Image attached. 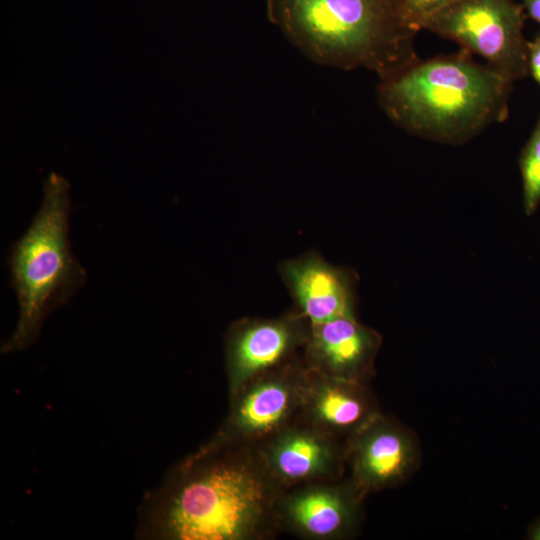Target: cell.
<instances>
[{
  "label": "cell",
  "mask_w": 540,
  "mask_h": 540,
  "mask_svg": "<svg viewBox=\"0 0 540 540\" xmlns=\"http://www.w3.org/2000/svg\"><path fill=\"white\" fill-rule=\"evenodd\" d=\"M528 72L540 86V32L527 43Z\"/></svg>",
  "instance_id": "obj_16"
},
{
  "label": "cell",
  "mask_w": 540,
  "mask_h": 540,
  "mask_svg": "<svg viewBox=\"0 0 540 540\" xmlns=\"http://www.w3.org/2000/svg\"><path fill=\"white\" fill-rule=\"evenodd\" d=\"M522 5L529 17L540 24V0H523Z\"/></svg>",
  "instance_id": "obj_17"
},
{
  "label": "cell",
  "mask_w": 540,
  "mask_h": 540,
  "mask_svg": "<svg viewBox=\"0 0 540 540\" xmlns=\"http://www.w3.org/2000/svg\"><path fill=\"white\" fill-rule=\"evenodd\" d=\"M528 538L532 540H540V519L535 521L528 530Z\"/></svg>",
  "instance_id": "obj_18"
},
{
  "label": "cell",
  "mask_w": 540,
  "mask_h": 540,
  "mask_svg": "<svg viewBox=\"0 0 540 540\" xmlns=\"http://www.w3.org/2000/svg\"><path fill=\"white\" fill-rule=\"evenodd\" d=\"M268 20L315 64L384 79L418 59L397 0H266Z\"/></svg>",
  "instance_id": "obj_3"
},
{
  "label": "cell",
  "mask_w": 540,
  "mask_h": 540,
  "mask_svg": "<svg viewBox=\"0 0 540 540\" xmlns=\"http://www.w3.org/2000/svg\"><path fill=\"white\" fill-rule=\"evenodd\" d=\"M379 413L367 383L330 377L307 368L299 419L347 443Z\"/></svg>",
  "instance_id": "obj_13"
},
{
  "label": "cell",
  "mask_w": 540,
  "mask_h": 540,
  "mask_svg": "<svg viewBox=\"0 0 540 540\" xmlns=\"http://www.w3.org/2000/svg\"><path fill=\"white\" fill-rule=\"evenodd\" d=\"M258 450L284 490L346 475V443L299 418Z\"/></svg>",
  "instance_id": "obj_10"
},
{
  "label": "cell",
  "mask_w": 540,
  "mask_h": 540,
  "mask_svg": "<svg viewBox=\"0 0 540 540\" xmlns=\"http://www.w3.org/2000/svg\"><path fill=\"white\" fill-rule=\"evenodd\" d=\"M519 167L523 186V206L527 216L540 204V118L523 148Z\"/></svg>",
  "instance_id": "obj_14"
},
{
  "label": "cell",
  "mask_w": 540,
  "mask_h": 540,
  "mask_svg": "<svg viewBox=\"0 0 540 540\" xmlns=\"http://www.w3.org/2000/svg\"><path fill=\"white\" fill-rule=\"evenodd\" d=\"M524 11L515 0H458L434 15L424 29L482 57L513 83L529 74Z\"/></svg>",
  "instance_id": "obj_5"
},
{
  "label": "cell",
  "mask_w": 540,
  "mask_h": 540,
  "mask_svg": "<svg viewBox=\"0 0 540 540\" xmlns=\"http://www.w3.org/2000/svg\"><path fill=\"white\" fill-rule=\"evenodd\" d=\"M404 20L415 30L424 29L425 24L437 13L458 0H397Z\"/></svg>",
  "instance_id": "obj_15"
},
{
  "label": "cell",
  "mask_w": 540,
  "mask_h": 540,
  "mask_svg": "<svg viewBox=\"0 0 540 540\" xmlns=\"http://www.w3.org/2000/svg\"><path fill=\"white\" fill-rule=\"evenodd\" d=\"M70 184L52 172L43 184L41 206L8 256L11 287L19 317L3 353L33 344L47 316L66 304L85 284L87 274L75 258L69 238Z\"/></svg>",
  "instance_id": "obj_4"
},
{
  "label": "cell",
  "mask_w": 540,
  "mask_h": 540,
  "mask_svg": "<svg viewBox=\"0 0 540 540\" xmlns=\"http://www.w3.org/2000/svg\"><path fill=\"white\" fill-rule=\"evenodd\" d=\"M309 331V321L295 309L276 318L233 322L224 339L228 393L299 358Z\"/></svg>",
  "instance_id": "obj_7"
},
{
  "label": "cell",
  "mask_w": 540,
  "mask_h": 540,
  "mask_svg": "<svg viewBox=\"0 0 540 540\" xmlns=\"http://www.w3.org/2000/svg\"><path fill=\"white\" fill-rule=\"evenodd\" d=\"M365 495L345 475L286 489L276 507L278 527L305 540H345L363 519Z\"/></svg>",
  "instance_id": "obj_8"
},
{
  "label": "cell",
  "mask_w": 540,
  "mask_h": 540,
  "mask_svg": "<svg viewBox=\"0 0 540 540\" xmlns=\"http://www.w3.org/2000/svg\"><path fill=\"white\" fill-rule=\"evenodd\" d=\"M279 273L293 298L294 309L310 325L356 316L357 277L350 269L334 266L309 252L282 262Z\"/></svg>",
  "instance_id": "obj_12"
},
{
  "label": "cell",
  "mask_w": 540,
  "mask_h": 540,
  "mask_svg": "<svg viewBox=\"0 0 540 540\" xmlns=\"http://www.w3.org/2000/svg\"><path fill=\"white\" fill-rule=\"evenodd\" d=\"M512 84L461 49L426 60L418 58L381 79L378 102L405 131L459 144L508 117Z\"/></svg>",
  "instance_id": "obj_2"
},
{
  "label": "cell",
  "mask_w": 540,
  "mask_h": 540,
  "mask_svg": "<svg viewBox=\"0 0 540 540\" xmlns=\"http://www.w3.org/2000/svg\"><path fill=\"white\" fill-rule=\"evenodd\" d=\"M284 489L258 449L207 441L146 497L138 535L165 540H270Z\"/></svg>",
  "instance_id": "obj_1"
},
{
  "label": "cell",
  "mask_w": 540,
  "mask_h": 540,
  "mask_svg": "<svg viewBox=\"0 0 540 540\" xmlns=\"http://www.w3.org/2000/svg\"><path fill=\"white\" fill-rule=\"evenodd\" d=\"M307 368L301 355L229 394V409L208 440L260 448L300 416Z\"/></svg>",
  "instance_id": "obj_6"
},
{
  "label": "cell",
  "mask_w": 540,
  "mask_h": 540,
  "mask_svg": "<svg viewBox=\"0 0 540 540\" xmlns=\"http://www.w3.org/2000/svg\"><path fill=\"white\" fill-rule=\"evenodd\" d=\"M381 343V335L356 316L340 317L310 325L301 359L317 373L368 384Z\"/></svg>",
  "instance_id": "obj_11"
},
{
  "label": "cell",
  "mask_w": 540,
  "mask_h": 540,
  "mask_svg": "<svg viewBox=\"0 0 540 540\" xmlns=\"http://www.w3.org/2000/svg\"><path fill=\"white\" fill-rule=\"evenodd\" d=\"M418 458L413 435L380 412L347 441L346 476L367 496L401 484Z\"/></svg>",
  "instance_id": "obj_9"
}]
</instances>
